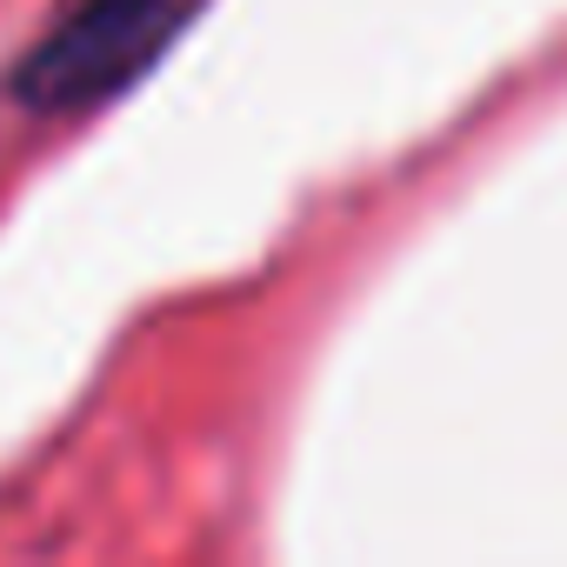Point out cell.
<instances>
[{
	"mask_svg": "<svg viewBox=\"0 0 567 567\" xmlns=\"http://www.w3.org/2000/svg\"><path fill=\"white\" fill-rule=\"evenodd\" d=\"M207 0H81L14 68V101L34 114H81L127 94Z\"/></svg>",
	"mask_w": 567,
	"mask_h": 567,
	"instance_id": "obj_1",
	"label": "cell"
}]
</instances>
